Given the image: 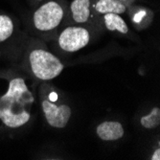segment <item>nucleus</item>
Wrapping results in <instances>:
<instances>
[{
  "mask_svg": "<svg viewBox=\"0 0 160 160\" xmlns=\"http://www.w3.org/2000/svg\"><path fill=\"white\" fill-rule=\"evenodd\" d=\"M51 100H57V94H55V93H52L51 94Z\"/></svg>",
  "mask_w": 160,
  "mask_h": 160,
  "instance_id": "ddd939ff",
  "label": "nucleus"
},
{
  "mask_svg": "<svg viewBox=\"0 0 160 160\" xmlns=\"http://www.w3.org/2000/svg\"><path fill=\"white\" fill-rule=\"evenodd\" d=\"M34 97L21 78L10 82L9 89L0 99V120L9 128H19L31 117Z\"/></svg>",
  "mask_w": 160,
  "mask_h": 160,
  "instance_id": "f257e3e1",
  "label": "nucleus"
},
{
  "mask_svg": "<svg viewBox=\"0 0 160 160\" xmlns=\"http://www.w3.org/2000/svg\"><path fill=\"white\" fill-rule=\"evenodd\" d=\"M89 33L82 27H68L61 34L59 44L67 52H76L85 47L89 42Z\"/></svg>",
  "mask_w": 160,
  "mask_h": 160,
  "instance_id": "20e7f679",
  "label": "nucleus"
},
{
  "mask_svg": "<svg viewBox=\"0 0 160 160\" xmlns=\"http://www.w3.org/2000/svg\"><path fill=\"white\" fill-rule=\"evenodd\" d=\"M30 63L35 76L40 80H52L63 70V64L56 56L44 51L34 50L30 54Z\"/></svg>",
  "mask_w": 160,
  "mask_h": 160,
  "instance_id": "f03ea898",
  "label": "nucleus"
},
{
  "mask_svg": "<svg viewBox=\"0 0 160 160\" xmlns=\"http://www.w3.org/2000/svg\"><path fill=\"white\" fill-rule=\"evenodd\" d=\"M63 17L62 7L50 1L39 7L34 14V24L39 31H49L59 25Z\"/></svg>",
  "mask_w": 160,
  "mask_h": 160,
  "instance_id": "7ed1b4c3",
  "label": "nucleus"
},
{
  "mask_svg": "<svg viewBox=\"0 0 160 160\" xmlns=\"http://www.w3.org/2000/svg\"><path fill=\"white\" fill-rule=\"evenodd\" d=\"M152 160H160V150L157 149L152 156Z\"/></svg>",
  "mask_w": 160,
  "mask_h": 160,
  "instance_id": "f8f14e48",
  "label": "nucleus"
},
{
  "mask_svg": "<svg viewBox=\"0 0 160 160\" xmlns=\"http://www.w3.org/2000/svg\"><path fill=\"white\" fill-rule=\"evenodd\" d=\"M105 24L109 31H118L122 34H127L128 28L124 19L117 13H105Z\"/></svg>",
  "mask_w": 160,
  "mask_h": 160,
  "instance_id": "1a4fd4ad",
  "label": "nucleus"
},
{
  "mask_svg": "<svg viewBox=\"0 0 160 160\" xmlns=\"http://www.w3.org/2000/svg\"><path fill=\"white\" fill-rule=\"evenodd\" d=\"M95 9L100 13H123L126 12V6L119 0H99Z\"/></svg>",
  "mask_w": 160,
  "mask_h": 160,
  "instance_id": "6e6552de",
  "label": "nucleus"
},
{
  "mask_svg": "<svg viewBox=\"0 0 160 160\" xmlns=\"http://www.w3.org/2000/svg\"><path fill=\"white\" fill-rule=\"evenodd\" d=\"M98 136L105 141H115L123 137L124 128L119 122L107 121L97 127Z\"/></svg>",
  "mask_w": 160,
  "mask_h": 160,
  "instance_id": "423d86ee",
  "label": "nucleus"
},
{
  "mask_svg": "<svg viewBox=\"0 0 160 160\" xmlns=\"http://www.w3.org/2000/svg\"><path fill=\"white\" fill-rule=\"evenodd\" d=\"M89 6V0H74L71 3L72 16H73V18L76 22L83 23L87 21L90 16Z\"/></svg>",
  "mask_w": 160,
  "mask_h": 160,
  "instance_id": "0eeeda50",
  "label": "nucleus"
},
{
  "mask_svg": "<svg viewBox=\"0 0 160 160\" xmlns=\"http://www.w3.org/2000/svg\"><path fill=\"white\" fill-rule=\"evenodd\" d=\"M141 125L146 128H154L160 124V109L154 108L149 115L143 116L140 119Z\"/></svg>",
  "mask_w": 160,
  "mask_h": 160,
  "instance_id": "9d476101",
  "label": "nucleus"
},
{
  "mask_svg": "<svg viewBox=\"0 0 160 160\" xmlns=\"http://www.w3.org/2000/svg\"><path fill=\"white\" fill-rule=\"evenodd\" d=\"M42 109L48 124L57 128H64L71 116V108L66 105L58 107L50 101L42 102Z\"/></svg>",
  "mask_w": 160,
  "mask_h": 160,
  "instance_id": "39448f33",
  "label": "nucleus"
},
{
  "mask_svg": "<svg viewBox=\"0 0 160 160\" xmlns=\"http://www.w3.org/2000/svg\"><path fill=\"white\" fill-rule=\"evenodd\" d=\"M13 31V24L7 16H0V42L9 38Z\"/></svg>",
  "mask_w": 160,
  "mask_h": 160,
  "instance_id": "9b49d317",
  "label": "nucleus"
}]
</instances>
